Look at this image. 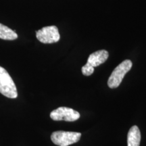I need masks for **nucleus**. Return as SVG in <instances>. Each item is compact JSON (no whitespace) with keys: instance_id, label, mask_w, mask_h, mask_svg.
Here are the masks:
<instances>
[{"instance_id":"nucleus-1","label":"nucleus","mask_w":146,"mask_h":146,"mask_svg":"<svg viewBox=\"0 0 146 146\" xmlns=\"http://www.w3.org/2000/svg\"><path fill=\"white\" fill-rule=\"evenodd\" d=\"M0 93L12 99H15L18 97L15 83L8 71L1 66H0Z\"/></svg>"},{"instance_id":"nucleus-6","label":"nucleus","mask_w":146,"mask_h":146,"mask_svg":"<svg viewBox=\"0 0 146 146\" xmlns=\"http://www.w3.org/2000/svg\"><path fill=\"white\" fill-rule=\"evenodd\" d=\"M109 54L106 50H99L91 54L87 59V62L95 67L104 63L108 58Z\"/></svg>"},{"instance_id":"nucleus-8","label":"nucleus","mask_w":146,"mask_h":146,"mask_svg":"<svg viewBox=\"0 0 146 146\" xmlns=\"http://www.w3.org/2000/svg\"><path fill=\"white\" fill-rule=\"evenodd\" d=\"M18 38L15 31L8 28L7 26L0 23V39L4 40H14Z\"/></svg>"},{"instance_id":"nucleus-5","label":"nucleus","mask_w":146,"mask_h":146,"mask_svg":"<svg viewBox=\"0 0 146 146\" xmlns=\"http://www.w3.org/2000/svg\"><path fill=\"white\" fill-rule=\"evenodd\" d=\"M36 36L43 43H56L60 39L58 29L56 26L43 27L36 32Z\"/></svg>"},{"instance_id":"nucleus-9","label":"nucleus","mask_w":146,"mask_h":146,"mask_svg":"<svg viewBox=\"0 0 146 146\" xmlns=\"http://www.w3.org/2000/svg\"><path fill=\"white\" fill-rule=\"evenodd\" d=\"M94 72V67L87 62L84 66L82 67V73L85 76H90Z\"/></svg>"},{"instance_id":"nucleus-7","label":"nucleus","mask_w":146,"mask_h":146,"mask_svg":"<svg viewBox=\"0 0 146 146\" xmlns=\"http://www.w3.org/2000/svg\"><path fill=\"white\" fill-rule=\"evenodd\" d=\"M141 133L137 126H133L129 129L127 135V146H139Z\"/></svg>"},{"instance_id":"nucleus-3","label":"nucleus","mask_w":146,"mask_h":146,"mask_svg":"<svg viewBox=\"0 0 146 146\" xmlns=\"http://www.w3.org/2000/svg\"><path fill=\"white\" fill-rule=\"evenodd\" d=\"M81 137V133L69 131H55L51 135V139L55 145L58 146H68L77 143Z\"/></svg>"},{"instance_id":"nucleus-4","label":"nucleus","mask_w":146,"mask_h":146,"mask_svg":"<svg viewBox=\"0 0 146 146\" xmlns=\"http://www.w3.org/2000/svg\"><path fill=\"white\" fill-rule=\"evenodd\" d=\"M50 118L55 121L65 120L67 122H74L80 118V114L70 108L60 107L50 113Z\"/></svg>"},{"instance_id":"nucleus-2","label":"nucleus","mask_w":146,"mask_h":146,"mask_svg":"<svg viewBox=\"0 0 146 146\" xmlns=\"http://www.w3.org/2000/svg\"><path fill=\"white\" fill-rule=\"evenodd\" d=\"M132 66L133 64L131 60H126L115 68L108 81V85L110 88H117L122 83L126 74L132 68Z\"/></svg>"}]
</instances>
